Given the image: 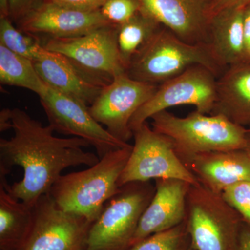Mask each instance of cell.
Masks as SVG:
<instances>
[{
  "mask_svg": "<svg viewBox=\"0 0 250 250\" xmlns=\"http://www.w3.org/2000/svg\"><path fill=\"white\" fill-rule=\"evenodd\" d=\"M222 195L250 225V182H243L229 187Z\"/></svg>",
  "mask_w": 250,
  "mask_h": 250,
  "instance_id": "cell-26",
  "label": "cell"
},
{
  "mask_svg": "<svg viewBox=\"0 0 250 250\" xmlns=\"http://www.w3.org/2000/svg\"><path fill=\"white\" fill-rule=\"evenodd\" d=\"M241 250H250V225L243 222L240 235Z\"/></svg>",
  "mask_w": 250,
  "mask_h": 250,
  "instance_id": "cell-32",
  "label": "cell"
},
{
  "mask_svg": "<svg viewBox=\"0 0 250 250\" xmlns=\"http://www.w3.org/2000/svg\"><path fill=\"white\" fill-rule=\"evenodd\" d=\"M39 98L49 125L54 131L84 140L95 148L99 157L131 146L112 136L92 116L89 106L76 99L49 87Z\"/></svg>",
  "mask_w": 250,
  "mask_h": 250,
  "instance_id": "cell-10",
  "label": "cell"
},
{
  "mask_svg": "<svg viewBox=\"0 0 250 250\" xmlns=\"http://www.w3.org/2000/svg\"><path fill=\"white\" fill-rule=\"evenodd\" d=\"M44 2L53 3L83 10H99L107 0H43Z\"/></svg>",
  "mask_w": 250,
  "mask_h": 250,
  "instance_id": "cell-28",
  "label": "cell"
},
{
  "mask_svg": "<svg viewBox=\"0 0 250 250\" xmlns=\"http://www.w3.org/2000/svg\"><path fill=\"white\" fill-rule=\"evenodd\" d=\"M244 8L222 10L210 19L208 43L215 58L225 69L244 62Z\"/></svg>",
  "mask_w": 250,
  "mask_h": 250,
  "instance_id": "cell-19",
  "label": "cell"
},
{
  "mask_svg": "<svg viewBox=\"0 0 250 250\" xmlns=\"http://www.w3.org/2000/svg\"><path fill=\"white\" fill-rule=\"evenodd\" d=\"M110 24L100 9L90 11L44 2L16 26L41 41L44 38L45 42L83 35Z\"/></svg>",
  "mask_w": 250,
  "mask_h": 250,
  "instance_id": "cell-14",
  "label": "cell"
},
{
  "mask_svg": "<svg viewBox=\"0 0 250 250\" xmlns=\"http://www.w3.org/2000/svg\"><path fill=\"white\" fill-rule=\"evenodd\" d=\"M250 4V0H213L211 14H216L222 10L231 8H244Z\"/></svg>",
  "mask_w": 250,
  "mask_h": 250,
  "instance_id": "cell-30",
  "label": "cell"
},
{
  "mask_svg": "<svg viewBox=\"0 0 250 250\" xmlns=\"http://www.w3.org/2000/svg\"><path fill=\"white\" fill-rule=\"evenodd\" d=\"M211 114L250 126V62L230 65L217 79V100Z\"/></svg>",
  "mask_w": 250,
  "mask_h": 250,
  "instance_id": "cell-18",
  "label": "cell"
},
{
  "mask_svg": "<svg viewBox=\"0 0 250 250\" xmlns=\"http://www.w3.org/2000/svg\"><path fill=\"white\" fill-rule=\"evenodd\" d=\"M34 222L22 250H83L92 223L67 213L48 194L34 206Z\"/></svg>",
  "mask_w": 250,
  "mask_h": 250,
  "instance_id": "cell-12",
  "label": "cell"
},
{
  "mask_svg": "<svg viewBox=\"0 0 250 250\" xmlns=\"http://www.w3.org/2000/svg\"><path fill=\"white\" fill-rule=\"evenodd\" d=\"M152 201L140 220L131 247L154 233L183 223L187 215L188 193L191 184L177 179H158Z\"/></svg>",
  "mask_w": 250,
  "mask_h": 250,
  "instance_id": "cell-16",
  "label": "cell"
},
{
  "mask_svg": "<svg viewBox=\"0 0 250 250\" xmlns=\"http://www.w3.org/2000/svg\"><path fill=\"white\" fill-rule=\"evenodd\" d=\"M158 86L122 74L114 77L90 105V114L112 136L129 143L134 136L130 122L136 111L152 98Z\"/></svg>",
  "mask_w": 250,
  "mask_h": 250,
  "instance_id": "cell-9",
  "label": "cell"
},
{
  "mask_svg": "<svg viewBox=\"0 0 250 250\" xmlns=\"http://www.w3.org/2000/svg\"><path fill=\"white\" fill-rule=\"evenodd\" d=\"M152 182H131L105 205L88 230L83 250H126L155 193Z\"/></svg>",
  "mask_w": 250,
  "mask_h": 250,
  "instance_id": "cell-6",
  "label": "cell"
},
{
  "mask_svg": "<svg viewBox=\"0 0 250 250\" xmlns=\"http://www.w3.org/2000/svg\"><path fill=\"white\" fill-rule=\"evenodd\" d=\"M139 0H107L100 11L108 22L120 26L141 11Z\"/></svg>",
  "mask_w": 250,
  "mask_h": 250,
  "instance_id": "cell-25",
  "label": "cell"
},
{
  "mask_svg": "<svg viewBox=\"0 0 250 250\" xmlns=\"http://www.w3.org/2000/svg\"><path fill=\"white\" fill-rule=\"evenodd\" d=\"M14 24L9 18L0 17V45L31 61L39 58L45 49L42 42Z\"/></svg>",
  "mask_w": 250,
  "mask_h": 250,
  "instance_id": "cell-23",
  "label": "cell"
},
{
  "mask_svg": "<svg viewBox=\"0 0 250 250\" xmlns=\"http://www.w3.org/2000/svg\"><path fill=\"white\" fill-rule=\"evenodd\" d=\"M161 27L141 11L128 22L118 26V49L126 68L131 59Z\"/></svg>",
  "mask_w": 250,
  "mask_h": 250,
  "instance_id": "cell-22",
  "label": "cell"
},
{
  "mask_svg": "<svg viewBox=\"0 0 250 250\" xmlns=\"http://www.w3.org/2000/svg\"><path fill=\"white\" fill-rule=\"evenodd\" d=\"M131 149L132 145L111 151L86 170L62 174L49 195L61 209L93 224L121 190L118 181Z\"/></svg>",
  "mask_w": 250,
  "mask_h": 250,
  "instance_id": "cell-3",
  "label": "cell"
},
{
  "mask_svg": "<svg viewBox=\"0 0 250 250\" xmlns=\"http://www.w3.org/2000/svg\"><path fill=\"white\" fill-rule=\"evenodd\" d=\"M13 129L12 109L4 108L0 111V131Z\"/></svg>",
  "mask_w": 250,
  "mask_h": 250,
  "instance_id": "cell-31",
  "label": "cell"
},
{
  "mask_svg": "<svg viewBox=\"0 0 250 250\" xmlns=\"http://www.w3.org/2000/svg\"><path fill=\"white\" fill-rule=\"evenodd\" d=\"M150 120L151 127L170 140L186 166L203 153L246 149L248 127L223 115L206 114L195 110L180 118L165 110Z\"/></svg>",
  "mask_w": 250,
  "mask_h": 250,
  "instance_id": "cell-2",
  "label": "cell"
},
{
  "mask_svg": "<svg viewBox=\"0 0 250 250\" xmlns=\"http://www.w3.org/2000/svg\"><path fill=\"white\" fill-rule=\"evenodd\" d=\"M134 143L118 185L150 182L158 179H177L200 185L174 152L170 140L156 132L147 123L133 131Z\"/></svg>",
  "mask_w": 250,
  "mask_h": 250,
  "instance_id": "cell-7",
  "label": "cell"
},
{
  "mask_svg": "<svg viewBox=\"0 0 250 250\" xmlns=\"http://www.w3.org/2000/svg\"><path fill=\"white\" fill-rule=\"evenodd\" d=\"M34 222V207L15 198L0 184V250H22Z\"/></svg>",
  "mask_w": 250,
  "mask_h": 250,
  "instance_id": "cell-20",
  "label": "cell"
},
{
  "mask_svg": "<svg viewBox=\"0 0 250 250\" xmlns=\"http://www.w3.org/2000/svg\"><path fill=\"white\" fill-rule=\"evenodd\" d=\"M217 79L209 69L195 65L163 82L152 98L135 113L130 129L135 131L156 113L174 106L190 105L197 111L211 114L217 100Z\"/></svg>",
  "mask_w": 250,
  "mask_h": 250,
  "instance_id": "cell-8",
  "label": "cell"
},
{
  "mask_svg": "<svg viewBox=\"0 0 250 250\" xmlns=\"http://www.w3.org/2000/svg\"><path fill=\"white\" fill-rule=\"evenodd\" d=\"M117 32L118 26L110 24L83 35L50 39L42 45L66 56L85 68L113 79L126 71L118 49Z\"/></svg>",
  "mask_w": 250,
  "mask_h": 250,
  "instance_id": "cell-11",
  "label": "cell"
},
{
  "mask_svg": "<svg viewBox=\"0 0 250 250\" xmlns=\"http://www.w3.org/2000/svg\"><path fill=\"white\" fill-rule=\"evenodd\" d=\"M12 120L14 136L0 139V184L29 207L49 193L65 169L90 167L100 161L98 155L83 150L90 146L84 140L57 137L49 125L25 111L14 108Z\"/></svg>",
  "mask_w": 250,
  "mask_h": 250,
  "instance_id": "cell-1",
  "label": "cell"
},
{
  "mask_svg": "<svg viewBox=\"0 0 250 250\" xmlns=\"http://www.w3.org/2000/svg\"><path fill=\"white\" fill-rule=\"evenodd\" d=\"M0 82L34 92L39 97L47 86L36 72L33 61L11 52L0 45Z\"/></svg>",
  "mask_w": 250,
  "mask_h": 250,
  "instance_id": "cell-21",
  "label": "cell"
},
{
  "mask_svg": "<svg viewBox=\"0 0 250 250\" xmlns=\"http://www.w3.org/2000/svg\"><path fill=\"white\" fill-rule=\"evenodd\" d=\"M43 3V0H8L9 18L16 25Z\"/></svg>",
  "mask_w": 250,
  "mask_h": 250,
  "instance_id": "cell-27",
  "label": "cell"
},
{
  "mask_svg": "<svg viewBox=\"0 0 250 250\" xmlns=\"http://www.w3.org/2000/svg\"><path fill=\"white\" fill-rule=\"evenodd\" d=\"M244 62H250V4L244 8L243 14Z\"/></svg>",
  "mask_w": 250,
  "mask_h": 250,
  "instance_id": "cell-29",
  "label": "cell"
},
{
  "mask_svg": "<svg viewBox=\"0 0 250 250\" xmlns=\"http://www.w3.org/2000/svg\"><path fill=\"white\" fill-rule=\"evenodd\" d=\"M44 83L89 106L113 79L85 68L66 56L45 49L33 61Z\"/></svg>",
  "mask_w": 250,
  "mask_h": 250,
  "instance_id": "cell-13",
  "label": "cell"
},
{
  "mask_svg": "<svg viewBox=\"0 0 250 250\" xmlns=\"http://www.w3.org/2000/svg\"><path fill=\"white\" fill-rule=\"evenodd\" d=\"M246 150L248 152L250 155V126L248 127V131H247L246 135Z\"/></svg>",
  "mask_w": 250,
  "mask_h": 250,
  "instance_id": "cell-33",
  "label": "cell"
},
{
  "mask_svg": "<svg viewBox=\"0 0 250 250\" xmlns=\"http://www.w3.org/2000/svg\"><path fill=\"white\" fill-rule=\"evenodd\" d=\"M244 220L223 195L201 184L190 186L185 223L197 250H241Z\"/></svg>",
  "mask_w": 250,
  "mask_h": 250,
  "instance_id": "cell-5",
  "label": "cell"
},
{
  "mask_svg": "<svg viewBox=\"0 0 250 250\" xmlns=\"http://www.w3.org/2000/svg\"><path fill=\"white\" fill-rule=\"evenodd\" d=\"M195 65H204L218 77L225 70L208 42L188 43L162 26L131 59L126 73L135 80L159 85Z\"/></svg>",
  "mask_w": 250,
  "mask_h": 250,
  "instance_id": "cell-4",
  "label": "cell"
},
{
  "mask_svg": "<svg viewBox=\"0 0 250 250\" xmlns=\"http://www.w3.org/2000/svg\"><path fill=\"white\" fill-rule=\"evenodd\" d=\"M187 167L202 186L220 195L229 187L250 182V155L245 149L203 153Z\"/></svg>",
  "mask_w": 250,
  "mask_h": 250,
  "instance_id": "cell-17",
  "label": "cell"
},
{
  "mask_svg": "<svg viewBox=\"0 0 250 250\" xmlns=\"http://www.w3.org/2000/svg\"><path fill=\"white\" fill-rule=\"evenodd\" d=\"M126 250H197L192 244L185 220L166 231L154 233Z\"/></svg>",
  "mask_w": 250,
  "mask_h": 250,
  "instance_id": "cell-24",
  "label": "cell"
},
{
  "mask_svg": "<svg viewBox=\"0 0 250 250\" xmlns=\"http://www.w3.org/2000/svg\"><path fill=\"white\" fill-rule=\"evenodd\" d=\"M143 13L188 43L208 42L213 0H139Z\"/></svg>",
  "mask_w": 250,
  "mask_h": 250,
  "instance_id": "cell-15",
  "label": "cell"
}]
</instances>
